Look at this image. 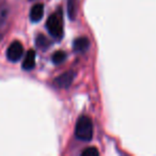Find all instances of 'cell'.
Listing matches in <instances>:
<instances>
[{
	"label": "cell",
	"instance_id": "2",
	"mask_svg": "<svg viewBox=\"0 0 156 156\" xmlns=\"http://www.w3.org/2000/svg\"><path fill=\"white\" fill-rule=\"evenodd\" d=\"M46 29L55 40H61L63 37V16L61 11L51 14L46 22Z\"/></svg>",
	"mask_w": 156,
	"mask_h": 156
},
{
	"label": "cell",
	"instance_id": "11",
	"mask_svg": "<svg viewBox=\"0 0 156 156\" xmlns=\"http://www.w3.org/2000/svg\"><path fill=\"white\" fill-rule=\"evenodd\" d=\"M81 155L83 156H98L100 155V152L96 147H87L86 150H83L81 152Z\"/></svg>",
	"mask_w": 156,
	"mask_h": 156
},
{
	"label": "cell",
	"instance_id": "6",
	"mask_svg": "<svg viewBox=\"0 0 156 156\" xmlns=\"http://www.w3.org/2000/svg\"><path fill=\"white\" fill-rule=\"evenodd\" d=\"M90 46V41L88 37H80L76 39L73 43V49L76 52H83L89 48Z\"/></svg>",
	"mask_w": 156,
	"mask_h": 156
},
{
	"label": "cell",
	"instance_id": "1",
	"mask_svg": "<svg viewBox=\"0 0 156 156\" xmlns=\"http://www.w3.org/2000/svg\"><path fill=\"white\" fill-rule=\"evenodd\" d=\"M75 137L80 141H90L93 137V123L87 115L78 119L75 126Z\"/></svg>",
	"mask_w": 156,
	"mask_h": 156
},
{
	"label": "cell",
	"instance_id": "8",
	"mask_svg": "<svg viewBox=\"0 0 156 156\" xmlns=\"http://www.w3.org/2000/svg\"><path fill=\"white\" fill-rule=\"evenodd\" d=\"M35 45L39 49L41 50H46L49 48L50 46V41L48 37H46L45 35L43 34H39L37 37L35 39Z\"/></svg>",
	"mask_w": 156,
	"mask_h": 156
},
{
	"label": "cell",
	"instance_id": "10",
	"mask_svg": "<svg viewBox=\"0 0 156 156\" xmlns=\"http://www.w3.org/2000/svg\"><path fill=\"white\" fill-rule=\"evenodd\" d=\"M65 59H66V54L63 50L56 51L51 57V60L54 62V64H61L62 62H64Z\"/></svg>",
	"mask_w": 156,
	"mask_h": 156
},
{
	"label": "cell",
	"instance_id": "4",
	"mask_svg": "<svg viewBox=\"0 0 156 156\" xmlns=\"http://www.w3.org/2000/svg\"><path fill=\"white\" fill-rule=\"evenodd\" d=\"M74 78H75V72L69 71L65 73L61 74L60 76L56 78L54 80V85L59 89H67L73 83Z\"/></svg>",
	"mask_w": 156,
	"mask_h": 156
},
{
	"label": "cell",
	"instance_id": "3",
	"mask_svg": "<svg viewBox=\"0 0 156 156\" xmlns=\"http://www.w3.org/2000/svg\"><path fill=\"white\" fill-rule=\"evenodd\" d=\"M23 54H24L23 44L20 41H14L7 50V58L11 62H17L23 57Z\"/></svg>",
	"mask_w": 156,
	"mask_h": 156
},
{
	"label": "cell",
	"instance_id": "9",
	"mask_svg": "<svg viewBox=\"0 0 156 156\" xmlns=\"http://www.w3.org/2000/svg\"><path fill=\"white\" fill-rule=\"evenodd\" d=\"M77 0H67V14L71 20H74L77 16Z\"/></svg>",
	"mask_w": 156,
	"mask_h": 156
},
{
	"label": "cell",
	"instance_id": "7",
	"mask_svg": "<svg viewBox=\"0 0 156 156\" xmlns=\"http://www.w3.org/2000/svg\"><path fill=\"white\" fill-rule=\"evenodd\" d=\"M43 15H44V5L42 3H37V5H34L31 8L30 14H29L31 22L33 23L40 22L42 20V17H43Z\"/></svg>",
	"mask_w": 156,
	"mask_h": 156
},
{
	"label": "cell",
	"instance_id": "5",
	"mask_svg": "<svg viewBox=\"0 0 156 156\" xmlns=\"http://www.w3.org/2000/svg\"><path fill=\"white\" fill-rule=\"evenodd\" d=\"M34 66H35V51L32 49H29L24 59L22 67L25 71H31V69H34Z\"/></svg>",
	"mask_w": 156,
	"mask_h": 156
}]
</instances>
